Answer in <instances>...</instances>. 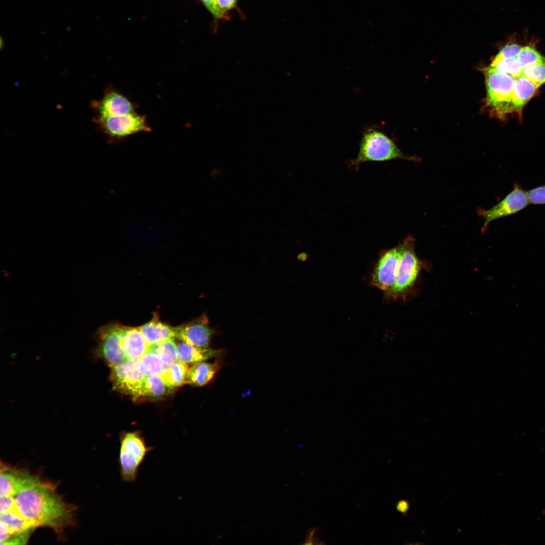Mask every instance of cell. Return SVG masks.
<instances>
[{
    "mask_svg": "<svg viewBox=\"0 0 545 545\" xmlns=\"http://www.w3.org/2000/svg\"><path fill=\"white\" fill-rule=\"evenodd\" d=\"M16 510L34 527L57 533L75 523L77 506L66 502L56 484L40 479L15 496Z\"/></svg>",
    "mask_w": 545,
    "mask_h": 545,
    "instance_id": "6da1fadb",
    "label": "cell"
},
{
    "mask_svg": "<svg viewBox=\"0 0 545 545\" xmlns=\"http://www.w3.org/2000/svg\"><path fill=\"white\" fill-rule=\"evenodd\" d=\"M395 159L415 160L416 158L404 154L392 139L382 131L370 128L363 133L357 156L348 160L347 165L356 171L365 162L386 161Z\"/></svg>",
    "mask_w": 545,
    "mask_h": 545,
    "instance_id": "7a4b0ae2",
    "label": "cell"
},
{
    "mask_svg": "<svg viewBox=\"0 0 545 545\" xmlns=\"http://www.w3.org/2000/svg\"><path fill=\"white\" fill-rule=\"evenodd\" d=\"M153 450L147 446L138 431L123 433L120 437L118 463L123 481H136L139 469L147 454Z\"/></svg>",
    "mask_w": 545,
    "mask_h": 545,
    "instance_id": "3957f363",
    "label": "cell"
},
{
    "mask_svg": "<svg viewBox=\"0 0 545 545\" xmlns=\"http://www.w3.org/2000/svg\"><path fill=\"white\" fill-rule=\"evenodd\" d=\"M94 121L102 132L111 139L121 140L151 128L146 117L137 112L123 115L95 116Z\"/></svg>",
    "mask_w": 545,
    "mask_h": 545,
    "instance_id": "277c9868",
    "label": "cell"
},
{
    "mask_svg": "<svg viewBox=\"0 0 545 545\" xmlns=\"http://www.w3.org/2000/svg\"><path fill=\"white\" fill-rule=\"evenodd\" d=\"M400 245L401 256L395 281L391 288L385 292L388 298L396 299L407 292L414 283L421 267L415 253L413 238H406Z\"/></svg>",
    "mask_w": 545,
    "mask_h": 545,
    "instance_id": "5b68a950",
    "label": "cell"
},
{
    "mask_svg": "<svg viewBox=\"0 0 545 545\" xmlns=\"http://www.w3.org/2000/svg\"><path fill=\"white\" fill-rule=\"evenodd\" d=\"M487 90L486 103L492 112L499 117L507 114V108L514 89L515 77L498 72L489 66L484 69Z\"/></svg>",
    "mask_w": 545,
    "mask_h": 545,
    "instance_id": "8992f818",
    "label": "cell"
},
{
    "mask_svg": "<svg viewBox=\"0 0 545 545\" xmlns=\"http://www.w3.org/2000/svg\"><path fill=\"white\" fill-rule=\"evenodd\" d=\"M120 324L110 323L100 327L95 335L97 345L95 355L110 367L128 359L121 346Z\"/></svg>",
    "mask_w": 545,
    "mask_h": 545,
    "instance_id": "52a82bcc",
    "label": "cell"
},
{
    "mask_svg": "<svg viewBox=\"0 0 545 545\" xmlns=\"http://www.w3.org/2000/svg\"><path fill=\"white\" fill-rule=\"evenodd\" d=\"M110 368L113 389L135 400L145 376L138 367V359H127Z\"/></svg>",
    "mask_w": 545,
    "mask_h": 545,
    "instance_id": "ba28073f",
    "label": "cell"
},
{
    "mask_svg": "<svg viewBox=\"0 0 545 545\" xmlns=\"http://www.w3.org/2000/svg\"><path fill=\"white\" fill-rule=\"evenodd\" d=\"M35 528L16 509L1 513V544H26Z\"/></svg>",
    "mask_w": 545,
    "mask_h": 545,
    "instance_id": "9c48e42d",
    "label": "cell"
},
{
    "mask_svg": "<svg viewBox=\"0 0 545 545\" xmlns=\"http://www.w3.org/2000/svg\"><path fill=\"white\" fill-rule=\"evenodd\" d=\"M529 203L527 191L515 185L513 189L496 205L487 210H478V213L484 219L483 229H485L492 221L515 213Z\"/></svg>",
    "mask_w": 545,
    "mask_h": 545,
    "instance_id": "30bf717a",
    "label": "cell"
},
{
    "mask_svg": "<svg viewBox=\"0 0 545 545\" xmlns=\"http://www.w3.org/2000/svg\"><path fill=\"white\" fill-rule=\"evenodd\" d=\"M401 256L400 245L384 251L373 270L371 284L385 292L393 286Z\"/></svg>",
    "mask_w": 545,
    "mask_h": 545,
    "instance_id": "8fae6325",
    "label": "cell"
},
{
    "mask_svg": "<svg viewBox=\"0 0 545 545\" xmlns=\"http://www.w3.org/2000/svg\"><path fill=\"white\" fill-rule=\"evenodd\" d=\"M40 479L38 476L25 469L1 464L0 496L15 497Z\"/></svg>",
    "mask_w": 545,
    "mask_h": 545,
    "instance_id": "7c38bea8",
    "label": "cell"
},
{
    "mask_svg": "<svg viewBox=\"0 0 545 545\" xmlns=\"http://www.w3.org/2000/svg\"><path fill=\"white\" fill-rule=\"evenodd\" d=\"M95 116H118L137 112V105L129 97L113 88L105 90L102 97L91 104Z\"/></svg>",
    "mask_w": 545,
    "mask_h": 545,
    "instance_id": "4fadbf2b",
    "label": "cell"
},
{
    "mask_svg": "<svg viewBox=\"0 0 545 545\" xmlns=\"http://www.w3.org/2000/svg\"><path fill=\"white\" fill-rule=\"evenodd\" d=\"M176 339L189 345L208 348L214 331L208 325L206 315H202L190 322L176 327Z\"/></svg>",
    "mask_w": 545,
    "mask_h": 545,
    "instance_id": "5bb4252c",
    "label": "cell"
},
{
    "mask_svg": "<svg viewBox=\"0 0 545 545\" xmlns=\"http://www.w3.org/2000/svg\"><path fill=\"white\" fill-rule=\"evenodd\" d=\"M123 351L128 359H138L149 348L139 328L120 325Z\"/></svg>",
    "mask_w": 545,
    "mask_h": 545,
    "instance_id": "9a60e30c",
    "label": "cell"
},
{
    "mask_svg": "<svg viewBox=\"0 0 545 545\" xmlns=\"http://www.w3.org/2000/svg\"><path fill=\"white\" fill-rule=\"evenodd\" d=\"M538 88L534 83L521 73L515 78L514 89L508 106L507 114L520 113L524 105L534 95Z\"/></svg>",
    "mask_w": 545,
    "mask_h": 545,
    "instance_id": "2e32d148",
    "label": "cell"
},
{
    "mask_svg": "<svg viewBox=\"0 0 545 545\" xmlns=\"http://www.w3.org/2000/svg\"><path fill=\"white\" fill-rule=\"evenodd\" d=\"M139 328L149 346L166 340L176 339V327L171 326L161 322L156 315Z\"/></svg>",
    "mask_w": 545,
    "mask_h": 545,
    "instance_id": "e0dca14e",
    "label": "cell"
},
{
    "mask_svg": "<svg viewBox=\"0 0 545 545\" xmlns=\"http://www.w3.org/2000/svg\"><path fill=\"white\" fill-rule=\"evenodd\" d=\"M177 342L178 360L186 363H195L222 355V350L200 348L189 345L182 341Z\"/></svg>",
    "mask_w": 545,
    "mask_h": 545,
    "instance_id": "ac0fdd59",
    "label": "cell"
},
{
    "mask_svg": "<svg viewBox=\"0 0 545 545\" xmlns=\"http://www.w3.org/2000/svg\"><path fill=\"white\" fill-rule=\"evenodd\" d=\"M172 389L159 375L145 376L135 400L145 401L161 399L169 395Z\"/></svg>",
    "mask_w": 545,
    "mask_h": 545,
    "instance_id": "d6986e66",
    "label": "cell"
},
{
    "mask_svg": "<svg viewBox=\"0 0 545 545\" xmlns=\"http://www.w3.org/2000/svg\"><path fill=\"white\" fill-rule=\"evenodd\" d=\"M219 361L213 363L204 361L194 363L190 368L187 383L195 387H201L208 383L220 369Z\"/></svg>",
    "mask_w": 545,
    "mask_h": 545,
    "instance_id": "ffe728a7",
    "label": "cell"
},
{
    "mask_svg": "<svg viewBox=\"0 0 545 545\" xmlns=\"http://www.w3.org/2000/svg\"><path fill=\"white\" fill-rule=\"evenodd\" d=\"M189 370L186 363L178 360L166 368L159 376L168 387L173 389L187 383Z\"/></svg>",
    "mask_w": 545,
    "mask_h": 545,
    "instance_id": "44dd1931",
    "label": "cell"
},
{
    "mask_svg": "<svg viewBox=\"0 0 545 545\" xmlns=\"http://www.w3.org/2000/svg\"><path fill=\"white\" fill-rule=\"evenodd\" d=\"M149 350L160 358L166 368L178 360L177 345L174 339H170L151 345L149 346Z\"/></svg>",
    "mask_w": 545,
    "mask_h": 545,
    "instance_id": "7402d4cb",
    "label": "cell"
},
{
    "mask_svg": "<svg viewBox=\"0 0 545 545\" xmlns=\"http://www.w3.org/2000/svg\"><path fill=\"white\" fill-rule=\"evenodd\" d=\"M138 365L140 371L145 376L160 375L166 369L160 358L149 350L138 359Z\"/></svg>",
    "mask_w": 545,
    "mask_h": 545,
    "instance_id": "603a6c76",
    "label": "cell"
},
{
    "mask_svg": "<svg viewBox=\"0 0 545 545\" xmlns=\"http://www.w3.org/2000/svg\"><path fill=\"white\" fill-rule=\"evenodd\" d=\"M489 67L498 72L510 75L515 78L520 75L523 70L517 57L505 59L495 57Z\"/></svg>",
    "mask_w": 545,
    "mask_h": 545,
    "instance_id": "cb8c5ba5",
    "label": "cell"
},
{
    "mask_svg": "<svg viewBox=\"0 0 545 545\" xmlns=\"http://www.w3.org/2000/svg\"><path fill=\"white\" fill-rule=\"evenodd\" d=\"M517 59L523 69L545 60L534 47L530 45L522 47Z\"/></svg>",
    "mask_w": 545,
    "mask_h": 545,
    "instance_id": "d4e9b609",
    "label": "cell"
},
{
    "mask_svg": "<svg viewBox=\"0 0 545 545\" xmlns=\"http://www.w3.org/2000/svg\"><path fill=\"white\" fill-rule=\"evenodd\" d=\"M521 73L538 87H540L545 83V60L524 68Z\"/></svg>",
    "mask_w": 545,
    "mask_h": 545,
    "instance_id": "484cf974",
    "label": "cell"
},
{
    "mask_svg": "<svg viewBox=\"0 0 545 545\" xmlns=\"http://www.w3.org/2000/svg\"><path fill=\"white\" fill-rule=\"evenodd\" d=\"M521 47L519 44L515 43L507 44L501 49L495 57L499 59L516 57Z\"/></svg>",
    "mask_w": 545,
    "mask_h": 545,
    "instance_id": "4316f807",
    "label": "cell"
},
{
    "mask_svg": "<svg viewBox=\"0 0 545 545\" xmlns=\"http://www.w3.org/2000/svg\"><path fill=\"white\" fill-rule=\"evenodd\" d=\"M527 193L530 203L545 204V186L533 188Z\"/></svg>",
    "mask_w": 545,
    "mask_h": 545,
    "instance_id": "83f0119b",
    "label": "cell"
},
{
    "mask_svg": "<svg viewBox=\"0 0 545 545\" xmlns=\"http://www.w3.org/2000/svg\"><path fill=\"white\" fill-rule=\"evenodd\" d=\"M0 513H5L15 510V497L0 496Z\"/></svg>",
    "mask_w": 545,
    "mask_h": 545,
    "instance_id": "f1b7e54d",
    "label": "cell"
},
{
    "mask_svg": "<svg viewBox=\"0 0 545 545\" xmlns=\"http://www.w3.org/2000/svg\"><path fill=\"white\" fill-rule=\"evenodd\" d=\"M319 534L317 528L315 527L310 528L307 532L305 543L306 544H325L320 539Z\"/></svg>",
    "mask_w": 545,
    "mask_h": 545,
    "instance_id": "f546056e",
    "label": "cell"
},
{
    "mask_svg": "<svg viewBox=\"0 0 545 545\" xmlns=\"http://www.w3.org/2000/svg\"><path fill=\"white\" fill-rule=\"evenodd\" d=\"M206 8L216 18H223L224 15L218 9L215 0H201Z\"/></svg>",
    "mask_w": 545,
    "mask_h": 545,
    "instance_id": "4dcf8cb0",
    "label": "cell"
},
{
    "mask_svg": "<svg viewBox=\"0 0 545 545\" xmlns=\"http://www.w3.org/2000/svg\"><path fill=\"white\" fill-rule=\"evenodd\" d=\"M237 0H215L216 6L221 12L225 16L226 12L233 9Z\"/></svg>",
    "mask_w": 545,
    "mask_h": 545,
    "instance_id": "1f68e13d",
    "label": "cell"
},
{
    "mask_svg": "<svg viewBox=\"0 0 545 545\" xmlns=\"http://www.w3.org/2000/svg\"><path fill=\"white\" fill-rule=\"evenodd\" d=\"M396 509L403 514H406L409 509L408 502L405 500L399 501L396 505Z\"/></svg>",
    "mask_w": 545,
    "mask_h": 545,
    "instance_id": "d6a6232c",
    "label": "cell"
}]
</instances>
